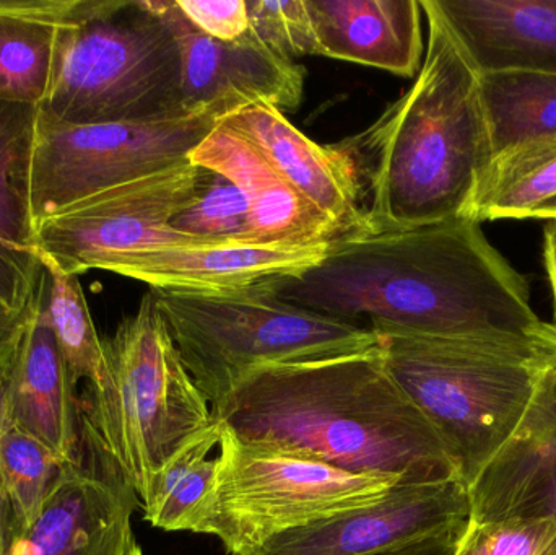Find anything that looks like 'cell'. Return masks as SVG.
I'll return each mask as SVG.
<instances>
[{
	"label": "cell",
	"instance_id": "6da1fadb",
	"mask_svg": "<svg viewBox=\"0 0 556 555\" xmlns=\"http://www.w3.org/2000/svg\"><path fill=\"white\" fill-rule=\"evenodd\" d=\"M290 305L395 335L556 355L554 326L479 220L356 234L330 241L309 269L269 282Z\"/></svg>",
	"mask_w": 556,
	"mask_h": 555
},
{
	"label": "cell",
	"instance_id": "7a4b0ae2",
	"mask_svg": "<svg viewBox=\"0 0 556 555\" xmlns=\"http://www.w3.org/2000/svg\"><path fill=\"white\" fill-rule=\"evenodd\" d=\"M212 414L241 442L303 453L353 475L401 485L459 479L437 430L389 374L381 344L260 368Z\"/></svg>",
	"mask_w": 556,
	"mask_h": 555
},
{
	"label": "cell",
	"instance_id": "3957f363",
	"mask_svg": "<svg viewBox=\"0 0 556 555\" xmlns=\"http://www.w3.org/2000/svg\"><path fill=\"white\" fill-rule=\"evenodd\" d=\"M428 45L414 85L363 133L333 143L358 189L362 234L473 218L493 160L479 74L433 0H421Z\"/></svg>",
	"mask_w": 556,
	"mask_h": 555
},
{
	"label": "cell",
	"instance_id": "277c9868",
	"mask_svg": "<svg viewBox=\"0 0 556 555\" xmlns=\"http://www.w3.org/2000/svg\"><path fill=\"white\" fill-rule=\"evenodd\" d=\"M39 111L68 124L142 123L182 111L181 52L153 0H74Z\"/></svg>",
	"mask_w": 556,
	"mask_h": 555
},
{
	"label": "cell",
	"instance_id": "5b68a950",
	"mask_svg": "<svg viewBox=\"0 0 556 555\" xmlns=\"http://www.w3.org/2000/svg\"><path fill=\"white\" fill-rule=\"evenodd\" d=\"M103 349L106 377L88 390L84 416L140 501L150 481L215 422L214 414L150 290Z\"/></svg>",
	"mask_w": 556,
	"mask_h": 555
},
{
	"label": "cell",
	"instance_id": "8992f818",
	"mask_svg": "<svg viewBox=\"0 0 556 555\" xmlns=\"http://www.w3.org/2000/svg\"><path fill=\"white\" fill-rule=\"evenodd\" d=\"M379 339L389 374L472 488L518 436L552 357L410 336Z\"/></svg>",
	"mask_w": 556,
	"mask_h": 555
},
{
	"label": "cell",
	"instance_id": "52a82bcc",
	"mask_svg": "<svg viewBox=\"0 0 556 555\" xmlns=\"http://www.w3.org/2000/svg\"><path fill=\"white\" fill-rule=\"evenodd\" d=\"M150 292L185 367L212 406L260 368L323 361L381 344L369 329L283 302L269 283L224 295Z\"/></svg>",
	"mask_w": 556,
	"mask_h": 555
},
{
	"label": "cell",
	"instance_id": "ba28073f",
	"mask_svg": "<svg viewBox=\"0 0 556 555\" xmlns=\"http://www.w3.org/2000/svg\"><path fill=\"white\" fill-rule=\"evenodd\" d=\"M397 485L303 453L241 442L222 427L217 481L194 533L218 538L230 554L251 555L277 534L375 504Z\"/></svg>",
	"mask_w": 556,
	"mask_h": 555
},
{
	"label": "cell",
	"instance_id": "9c48e42d",
	"mask_svg": "<svg viewBox=\"0 0 556 555\" xmlns=\"http://www.w3.org/2000/svg\"><path fill=\"white\" fill-rule=\"evenodd\" d=\"M217 124L211 113L142 123L68 124L39 111L31 163L35 227L98 192L188 162Z\"/></svg>",
	"mask_w": 556,
	"mask_h": 555
},
{
	"label": "cell",
	"instance_id": "30bf717a",
	"mask_svg": "<svg viewBox=\"0 0 556 555\" xmlns=\"http://www.w3.org/2000/svg\"><path fill=\"white\" fill-rule=\"evenodd\" d=\"M205 169L188 162L90 195L36 227L39 254L64 273L113 269L134 254L214 244L169 227L198 198Z\"/></svg>",
	"mask_w": 556,
	"mask_h": 555
},
{
	"label": "cell",
	"instance_id": "8fae6325",
	"mask_svg": "<svg viewBox=\"0 0 556 555\" xmlns=\"http://www.w3.org/2000/svg\"><path fill=\"white\" fill-rule=\"evenodd\" d=\"M470 517L460 479L397 485L375 504L277 534L251 555H372L469 527Z\"/></svg>",
	"mask_w": 556,
	"mask_h": 555
},
{
	"label": "cell",
	"instance_id": "7c38bea8",
	"mask_svg": "<svg viewBox=\"0 0 556 555\" xmlns=\"http://www.w3.org/2000/svg\"><path fill=\"white\" fill-rule=\"evenodd\" d=\"M181 52V97L186 114L211 113L218 121L253 104L281 113L300 106L303 67L280 58L248 33L237 41H218L199 31L176 0H153Z\"/></svg>",
	"mask_w": 556,
	"mask_h": 555
},
{
	"label": "cell",
	"instance_id": "4fadbf2b",
	"mask_svg": "<svg viewBox=\"0 0 556 555\" xmlns=\"http://www.w3.org/2000/svg\"><path fill=\"white\" fill-rule=\"evenodd\" d=\"M85 440L84 463L65 471L12 555H129L136 546L132 515L139 497L87 422Z\"/></svg>",
	"mask_w": 556,
	"mask_h": 555
},
{
	"label": "cell",
	"instance_id": "5bb4252c",
	"mask_svg": "<svg viewBox=\"0 0 556 555\" xmlns=\"http://www.w3.org/2000/svg\"><path fill=\"white\" fill-rule=\"evenodd\" d=\"M330 241L309 247L198 244L163 248L126 257L111 269L150 290L224 295L264 286L316 266Z\"/></svg>",
	"mask_w": 556,
	"mask_h": 555
},
{
	"label": "cell",
	"instance_id": "9a60e30c",
	"mask_svg": "<svg viewBox=\"0 0 556 555\" xmlns=\"http://www.w3.org/2000/svg\"><path fill=\"white\" fill-rule=\"evenodd\" d=\"M39 106L0 101V299L16 313L35 312L46 274L31 215V163Z\"/></svg>",
	"mask_w": 556,
	"mask_h": 555
},
{
	"label": "cell",
	"instance_id": "2e32d148",
	"mask_svg": "<svg viewBox=\"0 0 556 555\" xmlns=\"http://www.w3.org/2000/svg\"><path fill=\"white\" fill-rule=\"evenodd\" d=\"M218 124L250 140L301 198L339 228L340 237L362 234L358 189L336 146L314 142L270 104L243 108Z\"/></svg>",
	"mask_w": 556,
	"mask_h": 555
},
{
	"label": "cell",
	"instance_id": "e0dca14e",
	"mask_svg": "<svg viewBox=\"0 0 556 555\" xmlns=\"http://www.w3.org/2000/svg\"><path fill=\"white\" fill-rule=\"evenodd\" d=\"M189 160L220 173L247 195L253 244L309 247L340 238L339 228L301 198L263 153L235 130L217 124Z\"/></svg>",
	"mask_w": 556,
	"mask_h": 555
},
{
	"label": "cell",
	"instance_id": "ac0fdd59",
	"mask_svg": "<svg viewBox=\"0 0 556 555\" xmlns=\"http://www.w3.org/2000/svg\"><path fill=\"white\" fill-rule=\"evenodd\" d=\"M75 388L42 302L16 344L10 420L68 465L84 463L87 452L84 407Z\"/></svg>",
	"mask_w": 556,
	"mask_h": 555
},
{
	"label": "cell",
	"instance_id": "d6986e66",
	"mask_svg": "<svg viewBox=\"0 0 556 555\" xmlns=\"http://www.w3.org/2000/svg\"><path fill=\"white\" fill-rule=\"evenodd\" d=\"M477 74L556 75V0H433Z\"/></svg>",
	"mask_w": 556,
	"mask_h": 555
},
{
	"label": "cell",
	"instance_id": "ffe728a7",
	"mask_svg": "<svg viewBox=\"0 0 556 555\" xmlns=\"http://www.w3.org/2000/svg\"><path fill=\"white\" fill-rule=\"evenodd\" d=\"M319 55L414 78L424 55L418 0H306Z\"/></svg>",
	"mask_w": 556,
	"mask_h": 555
},
{
	"label": "cell",
	"instance_id": "44dd1931",
	"mask_svg": "<svg viewBox=\"0 0 556 555\" xmlns=\"http://www.w3.org/2000/svg\"><path fill=\"white\" fill-rule=\"evenodd\" d=\"M74 0H0V101L41 106Z\"/></svg>",
	"mask_w": 556,
	"mask_h": 555
},
{
	"label": "cell",
	"instance_id": "7402d4cb",
	"mask_svg": "<svg viewBox=\"0 0 556 555\" xmlns=\"http://www.w3.org/2000/svg\"><path fill=\"white\" fill-rule=\"evenodd\" d=\"M479 87L493 159L522 143L556 137V75L490 72L479 74Z\"/></svg>",
	"mask_w": 556,
	"mask_h": 555
},
{
	"label": "cell",
	"instance_id": "603a6c76",
	"mask_svg": "<svg viewBox=\"0 0 556 555\" xmlns=\"http://www.w3.org/2000/svg\"><path fill=\"white\" fill-rule=\"evenodd\" d=\"M220 439L215 420L150 481L140 497L146 521L163 531L194 533L217 481L218 455H212Z\"/></svg>",
	"mask_w": 556,
	"mask_h": 555
},
{
	"label": "cell",
	"instance_id": "cb8c5ba5",
	"mask_svg": "<svg viewBox=\"0 0 556 555\" xmlns=\"http://www.w3.org/2000/svg\"><path fill=\"white\" fill-rule=\"evenodd\" d=\"M470 524L535 517L556 521V459L508 446L470 488Z\"/></svg>",
	"mask_w": 556,
	"mask_h": 555
},
{
	"label": "cell",
	"instance_id": "d4e9b609",
	"mask_svg": "<svg viewBox=\"0 0 556 555\" xmlns=\"http://www.w3.org/2000/svg\"><path fill=\"white\" fill-rule=\"evenodd\" d=\"M556 195V137L532 140L493 159L477 191L476 220L531 217Z\"/></svg>",
	"mask_w": 556,
	"mask_h": 555
},
{
	"label": "cell",
	"instance_id": "484cf974",
	"mask_svg": "<svg viewBox=\"0 0 556 555\" xmlns=\"http://www.w3.org/2000/svg\"><path fill=\"white\" fill-rule=\"evenodd\" d=\"M41 261L48 274L45 312L72 383L77 387L85 380L88 390H94L106 377V361L103 339L94 328L80 280L75 274L64 273L48 257L41 256Z\"/></svg>",
	"mask_w": 556,
	"mask_h": 555
},
{
	"label": "cell",
	"instance_id": "4316f807",
	"mask_svg": "<svg viewBox=\"0 0 556 555\" xmlns=\"http://www.w3.org/2000/svg\"><path fill=\"white\" fill-rule=\"evenodd\" d=\"M81 465V463H80ZM68 465L39 440L10 426L0 437V481L12 505L16 530L26 533L41 518Z\"/></svg>",
	"mask_w": 556,
	"mask_h": 555
},
{
	"label": "cell",
	"instance_id": "83f0119b",
	"mask_svg": "<svg viewBox=\"0 0 556 555\" xmlns=\"http://www.w3.org/2000/svg\"><path fill=\"white\" fill-rule=\"evenodd\" d=\"M169 227L214 244H253L247 195L230 179L211 169H205L198 198L173 218Z\"/></svg>",
	"mask_w": 556,
	"mask_h": 555
},
{
	"label": "cell",
	"instance_id": "f1b7e54d",
	"mask_svg": "<svg viewBox=\"0 0 556 555\" xmlns=\"http://www.w3.org/2000/svg\"><path fill=\"white\" fill-rule=\"evenodd\" d=\"M250 35L280 58L319 55L306 0H247Z\"/></svg>",
	"mask_w": 556,
	"mask_h": 555
},
{
	"label": "cell",
	"instance_id": "f546056e",
	"mask_svg": "<svg viewBox=\"0 0 556 555\" xmlns=\"http://www.w3.org/2000/svg\"><path fill=\"white\" fill-rule=\"evenodd\" d=\"M456 555H556V521L515 517L469 524Z\"/></svg>",
	"mask_w": 556,
	"mask_h": 555
},
{
	"label": "cell",
	"instance_id": "4dcf8cb0",
	"mask_svg": "<svg viewBox=\"0 0 556 555\" xmlns=\"http://www.w3.org/2000/svg\"><path fill=\"white\" fill-rule=\"evenodd\" d=\"M508 446L556 459V355L542 368L531 409Z\"/></svg>",
	"mask_w": 556,
	"mask_h": 555
},
{
	"label": "cell",
	"instance_id": "1f68e13d",
	"mask_svg": "<svg viewBox=\"0 0 556 555\" xmlns=\"http://www.w3.org/2000/svg\"><path fill=\"white\" fill-rule=\"evenodd\" d=\"M186 18L218 41H237L250 31L247 0H176Z\"/></svg>",
	"mask_w": 556,
	"mask_h": 555
},
{
	"label": "cell",
	"instance_id": "d6a6232c",
	"mask_svg": "<svg viewBox=\"0 0 556 555\" xmlns=\"http://www.w3.org/2000/svg\"><path fill=\"white\" fill-rule=\"evenodd\" d=\"M466 530L467 527L460 528V530L447 531V533L440 534V537L428 538V540L407 544V546L397 547V550L372 555H456Z\"/></svg>",
	"mask_w": 556,
	"mask_h": 555
},
{
	"label": "cell",
	"instance_id": "836d02e7",
	"mask_svg": "<svg viewBox=\"0 0 556 555\" xmlns=\"http://www.w3.org/2000/svg\"><path fill=\"white\" fill-rule=\"evenodd\" d=\"M42 302H45V300H42ZM35 312L29 313V315L13 312V310L9 308V306L2 302V299H0V357H2L5 352H9L10 349L15 348L16 342L22 338L23 331H25L26 325H28L31 316L35 315Z\"/></svg>",
	"mask_w": 556,
	"mask_h": 555
},
{
	"label": "cell",
	"instance_id": "e575fe53",
	"mask_svg": "<svg viewBox=\"0 0 556 555\" xmlns=\"http://www.w3.org/2000/svg\"><path fill=\"white\" fill-rule=\"evenodd\" d=\"M15 349L16 345L0 357V437L12 426V420H10V381H12Z\"/></svg>",
	"mask_w": 556,
	"mask_h": 555
},
{
	"label": "cell",
	"instance_id": "d590c367",
	"mask_svg": "<svg viewBox=\"0 0 556 555\" xmlns=\"http://www.w3.org/2000/svg\"><path fill=\"white\" fill-rule=\"evenodd\" d=\"M18 537L12 505H10L5 489L0 481V555H12Z\"/></svg>",
	"mask_w": 556,
	"mask_h": 555
},
{
	"label": "cell",
	"instance_id": "8d00e7d4",
	"mask_svg": "<svg viewBox=\"0 0 556 555\" xmlns=\"http://www.w3.org/2000/svg\"><path fill=\"white\" fill-rule=\"evenodd\" d=\"M545 266H547L548 276H551L552 289H554L555 310H554V326L556 331V218H548L545 225Z\"/></svg>",
	"mask_w": 556,
	"mask_h": 555
},
{
	"label": "cell",
	"instance_id": "74e56055",
	"mask_svg": "<svg viewBox=\"0 0 556 555\" xmlns=\"http://www.w3.org/2000/svg\"><path fill=\"white\" fill-rule=\"evenodd\" d=\"M531 217L547 218V220L548 218H556V195L542 202L541 205H538V207L532 211Z\"/></svg>",
	"mask_w": 556,
	"mask_h": 555
},
{
	"label": "cell",
	"instance_id": "f35d334b",
	"mask_svg": "<svg viewBox=\"0 0 556 555\" xmlns=\"http://www.w3.org/2000/svg\"><path fill=\"white\" fill-rule=\"evenodd\" d=\"M129 555H142V551H140V547L136 544V546L132 547V551H130Z\"/></svg>",
	"mask_w": 556,
	"mask_h": 555
}]
</instances>
